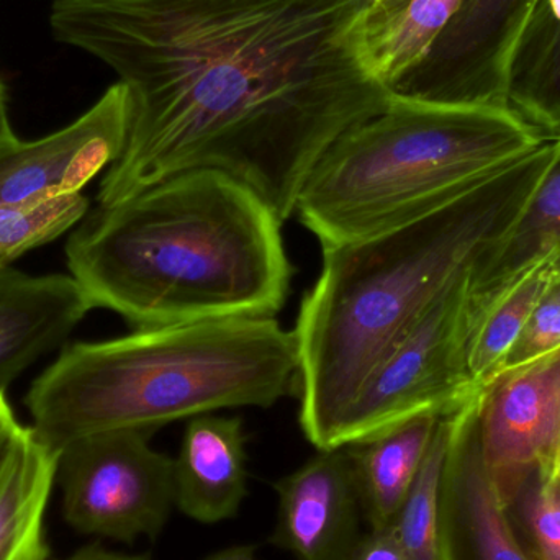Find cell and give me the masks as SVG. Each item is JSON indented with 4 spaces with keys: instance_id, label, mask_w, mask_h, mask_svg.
I'll list each match as a JSON object with an SVG mask.
<instances>
[{
    "instance_id": "cell-1",
    "label": "cell",
    "mask_w": 560,
    "mask_h": 560,
    "mask_svg": "<svg viewBox=\"0 0 560 560\" xmlns=\"http://www.w3.org/2000/svg\"><path fill=\"white\" fill-rule=\"evenodd\" d=\"M371 0H55L59 42L101 59L131 97L108 207L187 171L229 174L282 222L313 167L392 92L359 59Z\"/></svg>"
},
{
    "instance_id": "cell-2",
    "label": "cell",
    "mask_w": 560,
    "mask_h": 560,
    "mask_svg": "<svg viewBox=\"0 0 560 560\" xmlns=\"http://www.w3.org/2000/svg\"><path fill=\"white\" fill-rule=\"evenodd\" d=\"M552 156V140L404 225L323 249V269L293 329L306 440L328 451L372 369L460 276L518 222Z\"/></svg>"
},
{
    "instance_id": "cell-3",
    "label": "cell",
    "mask_w": 560,
    "mask_h": 560,
    "mask_svg": "<svg viewBox=\"0 0 560 560\" xmlns=\"http://www.w3.org/2000/svg\"><path fill=\"white\" fill-rule=\"evenodd\" d=\"M66 259L92 308L135 329L276 318L293 278L278 213L210 170L98 206L72 233Z\"/></svg>"
},
{
    "instance_id": "cell-4",
    "label": "cell",
    "mask_w": 560,
    "mask_h": 560,
    "mask_svg": "<svg viewBox=\"0 0 560 560\" xmlns=\"http://www.w3.org/2000/svg\"><path fill=\"white\" fill-rule=\"evenodd\" d=\"M293 331L276 318H226L135 329L75 342L25 397L36 438L55 453L82 438L161 427L225 408L299 397Z\"/></svg>"
},
{
    "instance_id": "cell-5",
    "label": "cell",
    "mask_w": 560,
    "mask_h": 560,
    "mask_svg": "<svg viewBox=\"0 0 560 560\" xmlns=\"http://www.w3.org/2000/svg\"><path fill=\"white\" fill-rule=\"evenodd\" d=\"M545 141L509 107L392 94L319 158L295 213L322 249L348 245L431 212Z\"/></svg>"
},
{
    "instance_id": "cell-6",
    "label": "cell",
    "mask_w": 560,
    "mask_h": 560,
    "mask_svg": "<svg viewBox=\"0 0 560 560\" xmlns=\"http://www.w3.org/2000/svg\"><path fill=\"white\" fill-rule=\"evenodd\" d=\"M470 275L454 280L372 369L342 415L331 450L364 443L423 415L453 413L479 392L467 372Z\"/></svg>"
},
{
    "instance_id": "cell-7",
    "label": "cell",
    "mask_w": 560,
    "mask_h": 560,
    "mask_svg": "<svg viewBox=\"0 0 560 560\" xmlns=\"http://www.w3.org/2000/svg\"><path fill=\"white\" fill-rule=\"evenodd\" d=\"M151 434L107 431L59 453L56 480L71 528L120 542L163 532L174 509V459L151 447Z\"/></svg>"
},
{
    "instance_id": "cell-8",
    "label": "cell",
    "mask_w": 560,
    "mask_h": 560,
    "mask_svg": "<svg viewBox=\"0 0 560 560\" xmlns=\"http://www.w3.org/2000/svg\"><path fill=\"white\" fill-rule=\"evenodd\" d=\"M480 454L503 509L535 476H560V352L476 395Z\"/></svg>"
},
{
    "instance_id": "cell-9",
    "label": "cell",
    "mask_w": 560,
    "mask_h": 560,
    "mask_svg": "<svg viewBox=\"0 0 560 560\" xmlns=\"http://www.w3.org/2000/svg\"><path fill=\"white\" fill-rule=\"evenodd\" d=\"M538 0H463L433 48L388 91L438 104L506 107V72Z\"/></svg>"
},
{
    "instance_id": "cell-10",
    "label": "cell",
    "mask_w": 560,
    "mask_h": 560,
    "mask_svg": "<svg viewBox=\"0 0 560 560\" xmlns=\"http://www.w3.org/2000/svg\"><path fill=\"white\" fill-rule=\"evenodd\" d=\"M130 120V91L118 81L68 127L39 140L16 141L0 153V207L81 192L121 156Z\"/></svg>"
},
{
    "instance_id": "cell-11",
    "label": "cell",
    "mask_w": 560,
    "mask_h": 560,
    "mask_svg": "<svg viewBox=\"0 0 560 560\" xmlns=\"http://www.w3.org/2000/svg\"><path fill=\"white\" fill-rule=\"evenodd\" d=\"M476 394L450 415L440 497V560H532L490 483Z\"/></svg>"
},
{
    "instance_id": "cell-12",
    "label": "cell",
    "mask_w": 560,
    "mask_h": 560,
    "mask_svg": "<svg viewBox=\"0 0 560 560\" xmlns=\"http://www.w3.org/2000/svg\"><path fill=\"white\" fill-rule=\"evenodd\" d=\"M278 525L271 542L296 560H341L359 536V503L348 447L318 451L275 483Z\"/></svg>"
},
{
    "instance_id": "cell-13",
    "label": "cell",
    "mask_w": 560,
    "mask_h": 560,
    "mask_svg": "<svg viewBox=\"0 0 560 560\" xmlns=\"http://www.w3.org/2000/svg\"><path fill=\"white\" fill-rule=\"evenodd\" d=\"M72 276L0 268V394L38 359L65 345L91 312Z\"/></svg>"
},
{
    "instance_id": "cell-14",
    "label": "cell",
    "mask_w": 560,
    "mask_h": 560,
    "mask_svg": "<svg viewBox=\"0 0 560 560\" xmlns=\"http://www.w3.org/2000/svg\"><path fill=\"white\" fill-rule=\"evenodd\" d=\"M246 457L238 417L190 418L174 459V506L202 525L235 518L248 495Z\"/></svg>"
},
{
    "instance_id": "cell-15",
    "label": "cell",
    "mask_w": 560,
    "mask_h": 560,
    "mask_svg": "<svg viewBox=\"0 0 560 560\" xmlns=\"http://www.w3.org/2000/svg\"><path fill=\"white\" fill-rule=\"evenodd\" d=\"M463 0H371L354 23L365 71L390 89L433 48Z\"/></svg>"
},
{
    "instance_id": "cell-16",
    "label": "cell",
    "mask_w": 560,
    "mask_h": 560,
    "mask_svg": "<svg viewBox=\"0 0 560 560\" xmlns=\"http://www.w3.org/2000/svg\"><path fill=\"white\" fill-rule=\"evenodd\" d=\"M560 253V137L552 156L518 222L497 243L470 275L472 318L486 310L520 276Z\"/></svg>"
},
{
    "instance_id": "cell-17",
    "label": "cell",
    "mask_w": 560,
    "mask_h": 560,
    "mask_svg": "<svg viewBox=\"0 0 560 560\" xmlns=\"http://www.w3.org/2000/svg\"><path fill=\"white\" fill-rule=\"evenodd\" d=\"M59 454L23 428L0 466V560H48L45 513Z\"/></svg>"
},
{
    "instance_id": "cell-18",
    "label": "cell",
    "mask_w": 560,
    "mask_h": 560,
    "mask_svg": "<svg viewBox=\"0 0 560 560\" xmlns=\"http://www.w3.org/2000/svg\"><path fill=\"white\" fill-rule=\"evenodd\" d=\"M440 420V415H423L364 443L346 446L359 503L372 529L390 528L397 518Z\"/></svg>"
},
{
    "instance_id": "cell-19",
    "label": "cell",
    "mask_w": 560,
    "mask_h": 560,
    "mask_svg": "<svg viewBox=\"0 0 560 560\" xmlns=\"http://www.w3.org/2000/svg\"><path fill=\"white\" fill-rule=\"evenodd\" d=\"M506 107L546 140L560 137V0H538L518 36Z\"/></svg>"
},
{
    "instance_id": "cell-20",
    "label": "cell",
    "mask_w": 560,
    "mask_h": 560,
    "mask_svg": "<svg viewBox=\"0 0 560 560\" xmlns=\"http://www.w3.org/2000/svg\"><path fill=\"white\" fill-rule=\"evenodd\" d=\"M556 276L555 256L533 266L470 323L467 372L477 390L493 381Z\"/></svg>"
},
{
    "instance_id": "cell-21",
    "label": "cell",
    "mask_w": 560,
    "mask_h": 560,
    "mask_svg": "<svg viewBox=\"0 0 560 560\" xmlns=\"http://www.w3.org/2000/svg\"><path fill=\"white\" fill-rule=\"evenodd\" d=\"M450 415L441 417L420 472L392 523L408 560H440V497L450 441Z\"/></svg>"
},
{
    "instance_id": "cell-22",
    "label": "cell",
    "mask_w": 560,
    "mask_h": 560,
    "mask_svg": "<svg viewBox=\"0 0 560 560\" xmlns=\"http://www.w3.org/2000/svg\"><path fill=\"white\" fill-rule=\"evenodd\" d=\"M89 212L82 192L65 194L28 206L0 207V268L48 245L81 223Z\"/></svg>"
},
{
    "instance_id": "cell-23",
    "label": "cell",
    "mask_w": 560,
    "mask_h": 560,
    "mask_svg": "<svg viewBox=\"0 0 560 560\" xmlns=\"http://www.w3.org/2000/svg\"><path fill=\"white\" fill-rule=\"evenodd\" d=\"M532 560H560V476H535L506 509Z\"/></svg>"
},
{
    "instance_id": "cell-24",
    "label": "cell",
    "mask_w": 560,
    "mask_h": 560,
    "mask_svg": "<svg viewBox=\"0 0 560 560\" xmlns=\"http://www.w3.org/2000/svg\"><path fill=\"white\" fill-rule=\"evenodd\" d=\"M560 352V272L549 283L535 312L529 316L515 346L510 349L495 377L535 364Z\"/></svg>"
},
{
    "instance_id": "cell-25",
    "label": "cell",
    "mask_w": 560,
    "mask_h": 560,
    "mask_svg": "<svg viewBox=\"0 0 560 560\" xmlns=\"http://www.w3.org/2000/svg\"><path fill=\"white\" fill-rule=\"evenodd\" d=\"M341 560H408L392 528L372 529L358 536Z\"/></svg>"
},
{
    "instance_id": "cell-26",
    "label": "cell",
    "mask_w": 560,
    "mask_h": 560,
    "mask_svg": "<svg viewBox=\"0 0 560 560\" xmlns=\"http://www.w3.org/2000/svg\"><path fill=\"white\" fill-rule=\"evenodd\" d=\"M23 428L25 427L19 423L12 407L7 401L5 394H0V466L19 440Z\"/></svg>"
},
{
    "instance_id": "cell-27",
    "label": "cell",
    "mask_w": 560,
    "mask_h": 560,
    "mask_svg": "<svg viewBox=\"0 0 560 560\" xmlns=\"http://www.w3.org/2000/svg\"><path fill=\"white\" fill-rule=\"evenodd\" d=\"M59 560H151V558L147 555H121V552L108 551L101 545H91L79 549L69 558Z\"/></svg>"
},
{
    "instance_id": "cell-28",
    "label": "cell",
    "mask_w": 560,
    "mask_h": 560,
    "mask_svg": "<svg viewBox=\"0 0 560 560\" xmlns=\"http://www.w3.org/2000/svg\"><path fill=\"white\" fill-rule=\"evenodd\" d=\"M16 141H19V138L13 133L12 124H10L5 85H3L2 79H0V153L15 144Z\"/></svg>"
},
{
    "instance_id": "cell-29",
    "label": "cell",
    "mask_w": 560,
    "mask_h": 560,
    "mask_svg": "<svg viewBox=\"0 0 560 560\" xmlns=\"http://www.w3.org/2000/svg\"><path fill=\"white\" fill-rule=\"evenodd\" d=\"M206 560H258V558L253 546H235V548L223 549Z\"/></svg>"
},
{
    "instance_id": "cell-30",
    "label": "cell",
    "mask_w": 560,
    "mask_h": 560,
    "mask_svg": "<svg viewBox=\"0 0 560 560\" xmlns=\"http://www.w3.org/2000/svg\"><path fill=\"white\" fill-rule=\"evenodd\" d=\"M555 266H556V271L560 272V253H559V255L555 256Z\"/></svg>"
}]
</instances>
